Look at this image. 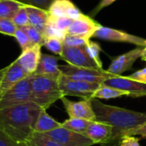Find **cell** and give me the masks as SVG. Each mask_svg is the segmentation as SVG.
Returning <instances> with one entry per match:
<instances>
[{"instance_id":"6da1fadb","label":"cell","mask_w":146,"mask_h":146,"mask_svg":"<svg viewBox=\"0 0 146 146\" xmlns=\"http://www.w3.org/2000/svg\"><path fill=\"white\" fill-rule=\"evenodd\" d=\"M96 121L110 125L112 133L103 146H120L122 138L130 132L146 124V113L133 111L105 104L98 98H92Z\"/></svg>"},{"instance_id":"7a4b0ae2","label":"cell","mask_w":146,"mask_h":146,"mask_svg":"<svg viewBox=\"0 0 146 146\" xmlns=\"http://www.w3.org/2000/svg\"><path fill=\"white\" fill-rule=\"evenodd\" d=\"M41 110L33 102L0 110V130L15 140L25 143L33 133Z\"/></svg>"},{"instance_id":"3957f363","label":"cell","mask_w":146,"mask_h":146,"mask_svg":"<svg viewBox=\"0 0 146 146\" xmlns=\"http://www.w3.org/2000/svg\"><path fill=\"white\" fill-rule=\"evenodd\" d=\"M59 79L43 75H31V92L33 103L41 109L50 108L63 96L59 87Z\"/></svg>"},{"instance_id":"277c9868","label":"cell","mask_w":146,"mask_h":146,"mask_svg":"<svg viewBox=\"0 0 146 146\" xmlns=\"http://www.w3.org/2000/svg\"><path fill=\"white\" fill-rule=\"evenodd\" d=\"M59 69L62 74L70 79L98 84H103L106 80L117 76L101 68H82L70 64L59 66Z\"/></svg>"},{"instance_id":"5b68a950","label":"cell","mask_w":146,"mask_h":146,"mask_svg":"<svg viewBox=\"0 0 146 146\" xmlns=\"http://www.w3.org/2000/svg\"><path fill=\"white\" fill-rule=\"evenodd\" d=\"M31 102H33V100L31 92V75H29L2 94L0 98V110Z\"/></svg>"},{"instance_id":"8992f818","label":"cell","mask_w":146,"mask_h":146,"mask_svg":"<svg viewBox=\"0 0 146 146\" xmlns=\"http://www.w3.org/2000/svg\"><path fill=\"white\" fill-rule=\"evenodd\" d=\"M58 81L60 90L64 97L75 96L82 98L84 99L92 98L94 92L102 85L98 83H91L73 80L63 74L60 76Z\"/></svg>"},{"instance_id":"52a82bcc","label":"cell","mask_w":146,"mask_h":146,"mask_svg":"<svg viewBox=\"0 0 146 146\" xmlns=\"http://www.w3.org/2000/svg\"><path fill=\"white\" fill-rule=\"evenodd\" d=\"M62 146H92L95 143L85 134L68 130L62 126L44 133Z\"/></svg>"},{"instance_id":"ba28073f","label":"cell","mask_w":146,"mask_h":146,"mask_svg":"<svg viewBox=\"0 0 146 146\" xmlns=\"http://www.w3.org/2000/svg\"><path fill=\"white\" fill-rule=\"evenodd\" d=\"M93 37L107 40V41H112V42H122V43H128L135 44L139 47H145L146 39L141 37H138L133 34H130L128 33L116 30L114 28H110L108 27L101 26L98 27V29L94 33Z\"/></svg>"},{"instance_id":"9c48e42d","label":"cell","mask_w":146,"mask_h":146,"mask_svg":"<svg viewBox=\"0 0 146 146\" xmlns=\"http://www.w3.org/2000/svg\"><path fill=\"white\" fill-rule=\"evenodd\" d=\"M61 101L62 102L69 118H79L90 121H96V115L92 104V98L74 102L68 99L66 97H62Z\"/></svg>"},{"instance_id":"30bf717a","label":"cell","mask_w":146,"mask_h":146,"mask_svg":"<svg viewBox=\"0 0 146 146\" xmlns=\"http://www.w3.org/2000/svg\"><path fill=\"white\" fill-rule=\"evenodd\" d=\"M104 85L127 92L130 97L138 98L146 96V83L134 80L128 76L117 75L106 80Z\"/></svg>"},{"instance_id":"8fae6325","label":"cell","mask_w":146,"mask_h":146,"mask_svg":"<svg viewBox=\"0 0 146 146\" xmlns=\"http://www.w3.org/2000/svg\"><path fill=\"white\" fill-rule=\"evenodd\" d=\"M60 57L68 62V64L90 68H100L98 64L91 58L84 47H70L64 45ZM103 69V68H101Z\"/></svg>"},{"instance_id":"7c38bea8","label":"cell","mask_w":146,"mask_h":146,"mask_svg":"<svg viewBox=\"0 0 146 146\" xmlns=\"http://www.w3.org/2000/svg\"><path fill=\"white\" fill-rule=\"evenodd\" d=\"M99 27V23L83 14L80 18L72 21L70 27L66 32V34L91 39Z\"/></svg>"},{"instance_id":"4fadbf2b","label":"cell","mask_w":146,"mask_h":146,"mask_svg":"<svg viewBox=\"0 0 146 146\" xmlns=\"http://www.w3.org/2000/svg\"><path fill=\"white\" fill-rule=\"evenodd\" d=\"M144 47H137L123 55L112 60L107 71L115 75H121L122 73L130 70L134 62L140 57Z\"/></svg>"},{"instance_id":"5bb4252c","label":"cell","mask_w":146,"mask_h":146,"mask_svg":"<svg viewBox=\"0 0 146 146\" xmlns=\"http://www.w3.org/2000/svg\"><path fill=\"white\" fill-rule=\"evenodd\" d=\"M41 47L38 44L33 45L22 50L20 56L15 60L28 75L33 74L38 68L42 55Z\"/></svg>"},{"instance_id":"9a60e30c","label":"cell","mask_w":146,"mask_h":146,"mask_svg":"<svg viewBox=\"0 0 146 146\" xmlns=\"http://www.w3.org/2000/svg\"><path fill=\"white\" fill-rule=\"evenodd\" d=\"M28 76L29 75L23 70L16 61L13 62L9 66L5 68L3 76L0 81V90L2 94Z\"/></svg>"},{"instance_id":"2e32d148","label":"cell","mask_w":146,"mask_h":146,"mask_svg":"<svg viewBox=\"0 0 146 146\" xmlns=\"http://www.w3.org/2000/svg\"><path fill=\"white\" fill-rule=\"evenodd\" d=\"M52 17H68L72 20L80 18L83 14L70 0H55L49 9Z\"/></svg>"},{"instance_id":"e0dca14e","label":"cell","mask_w":146,"mask_h":146,"mask_svg":"<svg viewBox=\"0 0 146 146\" xmlns=\"http://www.w3.org/2000/svg\"><path fill=\"white\" fill-rule=\"evenodd\" d=\"M57 60L58 59L54 56L42 54L38 68L33 74L59 79L62 73L59 69Z\"/></svg>"},{"instance_id":"ac0fdd59","label":"cell","mask_w":146,"mask_h":146,"mask_svg":"<svg viewBox=\"0 0 146 146\" xmlns=\"http://www.w3.org/2000/svg\"><path fill=\"white\" fill-rule=\"evenodd\" d=\"M112 127L110 125L100 121H92L86 129L85 135L92 139L95 144H105L110 138Z\"/></svg>"},{"instance_id":"d6986e66","label":"cell","mask_w":146,"mask_h":146,"mask_svg":"<svg viewBox=\"0 0 146 146\" xmlns=\"http://www.w3.org/2000/svg\"><path fill=\"white\" fill-rule=\"evenodd\" d=\"M25 8L28 15L29 25L33 26L43 33L50 21V15L49 11L31 6H25Z\"/></svg>"},{"instance_id":"ffe728a7","label":"cell","mask_w":146,"mask_h":146,"mask_svg":"<svg viewBox=\"0 0 146 146\" xmlns=\"http://www.w3.org/2000/svg\"><path fill=\"white\" fill-rule=\"evenodd\" d=\"M60 127H62V123L58 122L53 117H51L46 112V110L42 109L34 124L33 132L45 133Z\"/></svg>"},{"instance_id":"44dd1931","label":"cell","mask_w":146,"mask_h":146,"mask_svg":"<svg viewBox=\"0 0 146 146\" xmlns=\"http://www.w3.org/2000/svg\"><path fill=\"white\" fill-rule=\"evenodd\" d=\"M123 96H129L127 92L110 87L102 84L100 87L94 92L92 98L98 99H110V98H117Z\"/></svg>"},{"instance_id":"7402d4cb","label":"cell","mask_w":146,"mask_h":146,"mask_svg":"<svg viewBox=\"0 0 146 146\" xmlns=\"http://www.w3.org/2000/svg\"><path fill=\"white\" fill-rule=\"evenodd\" d=\"M27 146H62L47 135L33 132L26 140Z\"/></svg>"},{"instance_id":"603a6c76","label":"cell","mask_w":146,"mask_h":146,"mask_svg":"<svg viewBox=\"0 0 146 146\" xmlns=\"http://www.w3.org/2000/svg\"><path fill=\"white\" fill-rule=\"evenodd\" d=\"M23 6L15 0H0V18L11 20L15 13Z\"/></svg>"},{"instance_id":"cb8c5ba5","label":"cell","mask_w":146,"mask_h":146,"mask_svg":"<svg viewBox=\"0 0 146 146\" xmlns=\"http://www.w3.org/2000/svg\"><path fill=\"white\" fill-rule=\"evenodd\" d=\"M92 121L85 120V119H79V118H69L66 120L64 122L62 123V126L68 130L74 131L75 133H79L81 134H85L86 129L88 128L89 125Z\"/></svg>"},{"instance_id":"d4e9b609","label":"cell","mask_w":146,"mask_h":146,"mask_svg":"<svg viewBox=\"0 0 146 146\" xmlns=\"http://www.w3.org/2000/svg\"><path fill=\"white\" fill-rule=\"evenodd\" d=\"M21 28L27 33V37H28V38H29V40L33 45L38 44V45L43 46L44 37L39 30H38L36 27H34L32 25H27V26L23 27Z\"/></svg>"},{"instance_id":"484cf974","label":"cell","mask_w":146,"mask_h":146,"mask_svg":"<svg viewBox=\"0 0 146 146\" xmlns=\"http://www.w3.org/2000/svg\"><path fill=\"white\" fill-rule=\"evenodd\" d=\"M43 45L47 48L50 51L61 56L64 47L63 40L57 38H44Z\"/></svg>"},{"instance_id":"4316f807","label":"cell","mask_w":146,"mask_h":146,"mask_svg":"<svg viewBox=\"0 0 146 146\" xmlns=\"http://www.w3.org/2000/svg\"><path fill=\"white\" fill-rule=\"evenodd\" d=\"M87 53L91 56V58L98 64V66L100 68H103V63L100 59V52H101V48L99 44H98L95 42L90 41L87 45L85 46Z\"/></svg>"},{"instance_id":"83f0119b","label":"cell","mask_w":146,"mask_h":146,"mask_svg":"<svg viewBox=\"0 0 146 146\" xmlns=\"http://www.w3.org/2000/svg\"><path fill=\"white\" fill-rule=\"evenodd\" d=\"M73 21L74 20H72L68 17H52V16H50L49 22L54 27L58 29L59 31L66 33L68 28L70 27Z\"/></svg>"},{"instance_id":"f1b7e54d","label":"cell","mask_w":146,"mask_h":146,"mask_svg":"<svg viewBox=\"0 0 146 146\" xmlns=\"http://www.w3.org/2000/svg\"><path fill=\"white\" fill-rule=\"evenodd\" d=\"M90 41H91L90 39H87L85 38L66 34L63 39V44L64 45L70 46V47H84L87 45Z\"/></svg>"},{"instance_id":"f546056e","label":"cell","mask_w":146,"mask_h":146,"mask_svg":"<svg viewBox=\"0 0 146 146\" xmlns=\"http://www.w3.org/2000/svg\"><path fill=\"white\" fill-rule=\"evenodd\" d=\"M11 21H13V23L17 27H26V26L29 25L28 15H27L25 6L21 7L15 13V15L12 17Z\"/></svg>"},{"instance_id":"4dcf8cb0","label":"cell","mask_w":146,"mask_h":146,"mask_svg":"<svg viewBox=\"0 0 146 146\" xmlns=\"http://www.w3.org/2000/svg\"><path fill=\"white\" fill-rule=\"evenodd\" d=\"M24 6H31L49 11V9L55 0H15Z\"/></svg>"},{"instance_id":"1f68e13d","label":"cell","mask_w":146,"mask_h":146,"mask_svg":"<svg viewBox=\"0 0 146 146\" xmlns=\"http://www.w3.org/2000/svg\"><path fill=\"white\" fill-rule=\"evenodd\" d=\"M17 27L10 19L0 18V33L9 36H14Z\"/></svg>"},{"instance_id":"d6a6232c","label":"cell","mask_w":146,"mask_h":146,"mask_svg":"<svg viewBox=\"0 0 146 146\" xmlns=\"http://www.w3.org/2000/svg\"><path fill=\"white\" fill-rule=\"evenodd\" d=\"M14 37L16 38V40L18 41L20 46L21 47L22 50L33 46L32 43L30 42L27 33H25V31L21 28V27H17Z\"/></svg>"},{"instance_id":"836d02e7","label":"cell","mask_w":146,"mask_h":146,"mask_svg":"<svg viewBox=\"0 0 146 146\" xmlns=\"http://www.w3.org/2000/svg\"><path fill=\"white\" fill-rule=\"evenodd\" d=\"M0 146H27L26 143L19 142L0 130Z\"/></svg>"},{"instance_id":"e575fe53","label":"cell","mask_w":146,"mask_h":146,"mask_svg":"<svg viewBox=\"0 0 146 146\" xmlns=\"http://www.w3.org/2000/svg\"><path fill=\"white\" fill-rule=\"evenodd\" d=\"M120 146H140L139 139L134 136H126L122 138Z\"/></svg>"},{"instance_id":"d590c367","label":"cell","mask_w":146,"mask_h":146,"mask_svg":"<svg viewBox=\"0 0 146 146\" xmlns=\"http://www.w3.org/2000/svg\"><path fill=\"white\" fill-rule=\"evenodd\" d=\"M129 78L137 80V81H140L143 83H146V67L145 68L136 71L135 73H133V74L128 76Z\"/></svg>"},{"instance_id":"8d00e7d4","label":"cell","mask_w":146,"mask_h":146,"mask_svg":"<svg viewBox=\"0 0 146 146\" xmlns=\"http://www.w3.org/2000/svg\"><path fill=\"white\" fill-rule=\"evenodd\" d=\"M135 135L140 136L142 139H146V124L130 132L127 136H135Z\"/></svg>"},{"instance_id":"74e56055","label":"cell","mask_w":146,"mask_h":146,"mask_svg":"<svg viewBox=\"0 0 146 146\" xmlns=\"http://www.w3.org/2000/svg\"><path fill=\"white\" fill-rule=\"evenodd\" d=\"M116 0H101L100 3H98V5L96 7V9L93 11V15H97L100 10H102L103 9L110 6V4H112L114 2H115Z\"/></svg>"},{"instance_id":"f35d334b","label":"cell","mask_w":146,"mask_h":146,"mask_svg":"<svg viewBox=\"0 0 146 146\" xmlns=\"http://www.w3.org/2000/svg\"><path fill=\"white\" fill-rule=\"evenodd\" d=\"M141 59L143 61H146V46L143 49V52H142V55H141Z\"/></svg>"},{"instance_id":"ab89813d","label":"cell","mask_w":146,"mask_h":146,"mask_svg":"<svg viewBox=\"0 0 146 146\" xmlns=\"http://www.w3.org/2000/svg\"><path fill=\"white\" fill-rule=\"evenodd\" d=\"M4 71H5V68H4L0 69V81H1V80H2V78H3V76Z\"/></svg>"},{"instance_id":"60d3db41","label":"cell","mask_w":146,"mask_h":146,"mask_svg":"<svg viewBox=\"0 0 146 146\" xmlns=\"http://www.w3.org/2000/svg\"><path fill=\"white\" fill-rule=\"evenodd\" d=\"M1 97H2V92H1V90H0V98H1Z\"/></svg>"}]
</instances>
